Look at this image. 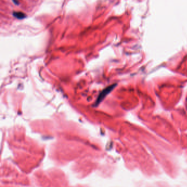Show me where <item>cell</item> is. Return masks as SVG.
<instances>
[{
  "label": "cell",
  "mask_w": 187,
  "mask_h": 187,
  "mask_svg": "<svg viewBox=\"0 0 187 187\" xmlns=\"http://www.w3.org/2000/svg\"><path fill=\"white\" fill-rule=\"evenodd\" d=\"M13 2L14 3H15V4H16V5H18V4L19 3V2H18V1H13Z\"/></svg>",
  "instance_id": "cell-3"
},
{
  "label": "cell",
  "mask_w": 187,
  "mask_h": 187,
  "mask_svg": "<svg viewBox=\"0 0 187 187\" xmlns=\"http://www.w3.org/2000/svg\"><path fill=\"white\" fill-rule=\"evenodd\" d=\"M13 15L15 16V18L19 19H22L26 17V15L24 13L20 12H14L13 13Z\"/></svg>",
  "instance_id": "cell-2"
},
{
  "label": "cell",
  "mask_w": 187,
  "mask_h": 187,
  "mask_svg": "<svg viewBox=\"0 0 187 187\" xmlns=\"http://www.w3.org/2000/svg\"><path fill=\"white\" fill-rule=\"evenodd\" d=\"M116 85H112L106 88L105 89H104L102 92H101L99 95L98 98L95 101V104L98 105V104H99L101 101H102V100L104 99V98L105 97V96L108 95L109 93L111 91L114 89V87H115Z\"/></svg>",
  "instance_id": "cell-1"
}]
</instances>
